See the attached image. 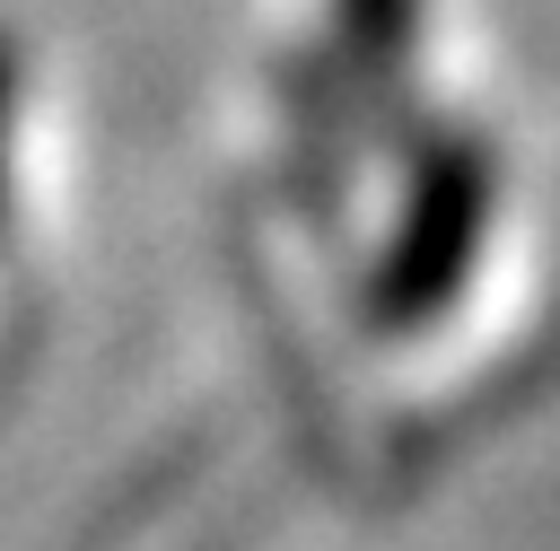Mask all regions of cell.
Wrapping results in <instances>:
<instances>
[{"label":"cell","mask_w":560,"mask_h":551,"mask_svg":"<svg viewBox=\"0 0 560 551\" xmlns=\"http://www.w3.org/2000/svg\"><path fill=\"white\" fill-rule=\"evenodd\" d=\"M490 201H499V166L472 131H438L411 157L402 210L368 262V324L376 332H429L464 297L481 236H490Z\"/></svg>","instance_id":"6da1fadb"},{"label":"cell","mask_w":560,"mask_h":551,"mask_svg":"<svg viewBox=\"0 0 560 551\" xmlns=\"http://www.w3.org/2000/svg\"><path fill=\"white\" fill-rule=\"evenodd\" d=\"M324 9H332V35L359 70H394L420 44V0H324Z\"/></svg>","instance_id":"7a4b0ae2"},{"label":"cell","mask_w":560,"mask_h":551,"mask_svg":"<svg viewBox=\"0 0 560 551\" xmlns=\"http://www.w3.org/2000/svg\"><path fill=\"white\" fill-rule=\"evenodd\" d=\"M9 140H18V44L0 35V210H9Z\"/></svg>","instance_id":"3957f363"}]
</instances>
